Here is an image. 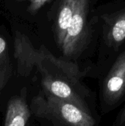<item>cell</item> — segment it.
Masks as SVG:
<instances>
[{"label": "cell", "mask_w": 125, "mask_h": 126, "mask_svg": "<svg viewBox=\"0 0 125 126\" xmlns=\"http://www.w3.org/2000/svg\"><path fill=\"white\" fill-rule=\"evenodd\" d=\"M108 37L114 46H119L125 39V10L120 13L111 24Z\"/></svg>", "instance_id": "9"}, {"label": "cell", "mask_w": 125, "mask_h": 126, "mask_svg": "<svg viewBox=\"0 0 125 126\" xmlns=\"http://www.w3.org/2000/svg\"><path fill=\"white\" fill-rule=\"evenodd\" d=\"M31 112L53 126H96L97 120L89 113L71 102L46 95L42 92L32 98Z\"/></svg>", "instance_id": "2"}, {"label": "cell", "mask_w": 125, "mask_h": 126, "mask_svg": "<svg viewBox=\"0 0 125 126\" xmlns=\"http://www.w3.org/2000/svg\"><path fill=\"white\" fill-rule=\"evenodd\" d=\"M88 0H76L74 12L61 49L66 56L76 54L85 38Z\"/></svg>", "instance_id": "5"}, {"label": "cell", "mask_w": 125, "mask_h": 126, "mask_svg": "<svg viewBox=\"0 0 125 126\" xmlns=\"http://www.w3.org/2000/svg\"><path fill=\"white\" fill-rule=\"evenodd\" d=\"M75 3L76 0H62L60 5L55 25L56 39L60 48L63 46L67 30L72 19Z\"/></svg>", "instance_id": "7"}, {"label": "cell", "mask_w": 125, "mask_h": 126, "mask_svg": "<svg viewBox=\"0 0 125 126\" xmlns=\"http://www.w3.org/2000/svg\"><path fill=\"white\" fill-rule=\"evenodd\" d=\"M26 89L12 97L7 103L4 126H26L32 114L26 99Z\"/></svg>", "instance_id": "6"}, {"label": "cell", "mask_w": 125, "mask_h": 126, "mask_svg": "<svg viewBox=\"0 0 125 126\" xmlns=\"http://www.w3.org/2000/svg\"><path fill=\"white\" fill-rule=\"evenodd\" d=\"M17 1L21 2L28 1L29 6L27 7V11L31 14H35L49 0H17Z\"/></svg>", "instance_id": "10"}, {"label": "cell", "mask_w": 125, "mask_h": 126, "mask_svg": "<svg viewBox=\"0 0 125 126\" xmlns=\"http://www.w3.org/2000/svg\"><path fill=\"white\" fill-rule=\"evenodd\" d=\"M112 126H125V104L117 115Z\"/></svg>", "instance_id": "11"}, {"label": "cell", "mask_w": 125, "mask_h": 126, "mask_svg": "<svg viewBox=\"0 0 125 126\" xmlns=\"http://www.w3.org/2000/svg\"><path fill=\"white\" fill-rule=\"evenodd\" d=\"M125 96V51L116 60L103 81L100 103L103 114L114 110Z\"/></svg>", "instance_id": "3"}, {"label": "cell", "mask_w": 125, "mask_h": 126, "mask_svg": "<svg viewBox=\"0 0 125 126\" xmlns=\"http://www.w3.org/2000/svg\"><path fill=\"white\" fill-rule=\"evenodd\" d=\"M13 55L17 63V72L20 76L27 77L34 67H38L44 59L47 49L42 46L37 49L29 38L20 31L14 32Z\"/></svg>", "instance_id": "4"}, {"label": "cell", "mask_w": 125, "mask_h": 126, "mask_svg": "<svg viewBox=\"0 0 125 126\" xmlns=\"http://www.w3.org/2000/svg\"><path fill=\"white\" fill-rule=\"evenodd\" d=\"M13 74V66L7 41L0 35V94L6 87Z\"/></svg>", "instance_id": "8"}, {"label": "cell", "mask_w": 125, "mask_h": 126, "mask_svg": "<svg viewBox=\"0 0 125 126\" xmlns=\"http://www.w3.org/2000/svg\"><path fill=\"white\" fill-rule=\"evenodd\" d=\"M37 69L41 76L43 94L74 103L92 114L91 94L81 82L83 73L76 64L60 60L47 50Z\"/></svg>", "instance_id": "1"}]
</instances>
